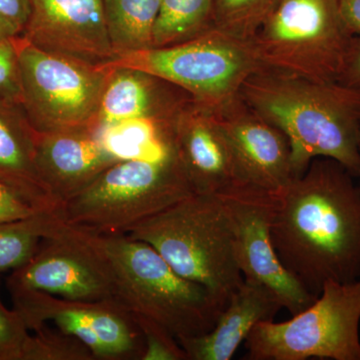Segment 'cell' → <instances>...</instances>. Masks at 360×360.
Instances as JSON below:
<instances>
[{"instance_id":"d6a6232c","label":"cell","mask_w":360,"mask_h":360,"mask_svg":"<svg viewBox=\"0 0 360 360\" xmlns=\"http://www.w3.org/2000/svg\"><path fill=\"white\" fill-rule=\"evenodd\" d=\"M359 177H360V175H359Z\"/></svg>"},{"instance_id":"d6986e66","label":"cell","mask_w":360,"mask_h":360,"mask_svg":"<svg viewBox=\"0 0 360 360\" xmlns=\"http://www.w3.org/2000/svg\"><path fill=\"white\" fill-rule=\"evenodd\" d=\"M0 180L49 212L58 203L40 177L35 161V130L22 108L0 101Z\"/></svg>"},{"instance_id":"cb8c5ba5","label":"cell","mask_w":360,"mask_h":360,"mask_svg":"<svg viewBox=\"0 0 360 360\" xmlns=\"http://www.w3.org/2000/svg\"><path fill=\"white\" fill-rule=\"evenodd\" d=\"M33 331L26 341L22 360H96L82 340L59 328L44 324Z\"/></svg>"},{"instance_id":"83f0119b","label":"cell","mask_w":360,"mask_h":360,"mask_svg":"<svg viewBox=\"0 0 360 360\" xmlns=\"http://www.w3.org/2000/svg\"><path fill=\"white\" fill-rule=\"evenodd\" d=\"M44 212H51L0 180V224L28 219Z\"/></svg>"},{"instance_id":"1f68e13d","label":"cell","mask_w":360,"mask_h":360,"mask_svg":"<svg viewBox=\"0 0 360 360\" xmlns=\"http://www.w3.org/2000/svg\"><path fill=\"white\" fill-rule=\"evenodd\" d=\"M20 34V28L0 13V40L13 39Z\"/></svg>"},{"instance_id":"e0dca14e","label":"cell","mask_w":360,"mask_h":360,"mask_svg":"<svg viewBox=\"0 0 360 360\" xmlns=\"http://www.w3.org/2000/svg\"><path fill=\"white\" fill-rule=\"evenodd\" d=\"M191 101L188 92L162 78L134 68H110L97 129L134 118L174 120Z\"/></svg>"},{"instance_id":"52a82bcc","label":"cell","mask_w":360,"mask_h":360,"mask_svg":"<svg viewBox=\"0 0 360 360\" xmlns=\"http://www.w3.org/2000/svg\"><path fill=\"white\" fill-rule=\"evenodd\" d=\"M360 278L328 281L290 321H262L248 336V360H360Z\"/></svg>"},{"instance_id":"ac0fdd59","label":"cell","mask_w":360,"mask_h":360,"mask_svg":"<svg viewBox=\"0 0 360 360\" xmlns=\"http://www.w3.org/2000/svg\"><path fill=\"white\" fill-rule=\"evenodd\" d=\"M281 303L258 284L243 281L231 295L212 330L179 340L187 360H229L251 330L262 321H274Z\"/></svg>"},{"instance_id":"8992f818","label":"cell","mask_w":360,"mask_h":360,"mask_svg":"<svg viewBox=\"0 0 360 360\" xmlns=\"http://www.w3.org/2000/svg\"><path fill=\"white\" fill-rule=\"evenodd\" d=\"M352 39L338 0H279L248 44L266 68L333 82H338Z\"/></svg>"},{"instance_id":"7c38bea8","label":"cell","mask_w":360,"mask_h":360,"mask_svg":"<svg viewBox=\"0 0 360 360\" xmlns=\"http://www.w3.org/2000/svg\"><path fill=\"white\" fill-rule=\"evenodd\" d=\"M219 195L231 219L243 279L269 290L291 315L310 307L317 297L284 269L272 243L276 196L248 188Z\"/></svg>"},{"instance_id":"f1b7e54d","label":"cell","mask_w":360,"mask_h":360,"mask_svg":"<svg viewBox=\"0 0 360 360\" xmlns=\"http://www.w3.org/2000/svg\"><path fill=\"white\" fill-rule=\"evenodd\" d=\"M338 82L360 90V37L352 40Z\"/></svg>"},{"instance_id":"603a6c76","label":"cell","mask_w":360,"mask_h":360,"mask_svg":"<svg viewBox=\"0 0 360 360\" xmlns=\"http://www.w3.org/2000/svg\"><path fill=\"white\" fill-rule=\"evenodd\" d=\"M279 0H213V27L248 41Z\"/></svg>"},{"instance_id":"30bf717a","label":"cell","mask_w":360,"mask_h":360,"mask_svg":"<svg viewBox=\"0 0 360 360\" xmlns=\"http://www.w3.org/2000/svg\"><path fill=\"white\" fill-rule=\"evenodd\" d=\"M30 330L53 322L91 349L96 359L141 360L144 340L132 315L115 300L77 302L39 290L9 291Z\"/></svg>"},{"instance_id":"d4e9b609","label":"cell","mask_w":360,"mask_h":360,"mask_svg":"<svg viewBox=\"0 0 360 360\" xmlns=\"http://www.w3.org/2000/svg\"><path fill=\"white\" fill-rule=\"evenodd\" d=\"M132 319L146 347L141 360H187L186 350L167 328L141 315H132Z\"/></svg>"},{"instance_id":"44dd1931","label":"cell","mask_w":360,"mask_h":360,"mask_svg":"<svg viewBox=\"0 0 360 360\" xmlns=\"http://www.w3.org/2000/svg\"><path fill=\"white\" fill-rule=\"evenodd\" d=\"M212 13L213 0H161L153 47L180 44L207 32L213 27Z\"/></svg>"},{"instance_id":"5bb4252c","label":"cell","mask_w":360,"mask_h":360,"mask_svg":"<svg viewBox=\"0 0 360 360\" xmlns=\"http://www.w3.org/2000/svg\"><path fill=\"white\" fill-rule=\"evenodd\" d=\"M22 35L30 44L94 65L116 58L103 0H30Z\"/></svg>"},{"instance_id":"8fae6325","label":"cell","mask_w":360,"mask_h":360,"mask_svg":"<svg viewBox=\"0 0 360 360\" xmlns=\"http://www.w3.org/2000/svg\"><path fill=\"white\" fill-rule=\"evenodd\" d=\"M6 288L44 291L77 302L115 300L103 260L56 214L49 236L26 264L11 271Z\"/></svg>"},{"instance_id":"6da1fadb","label":"cell","mask_w":360,"mask_h":360,"mask_svg":"<svg viewBox=\"0 0 360 360\" xmlns=\"http://www.w3.org/2000/svg\"><path fill=\"white\" fill-rule=\"evenodd\" d=\"M338 161L315 158L276 195L271 224L284 269L319 297L328 281L360 278V186Z\"/></svg>"},{"instance_id":"277c9868","label":"cell","mask_w":360,"mask_h":360,"mask_svg":"<svg viewBox=\"0 0 360 360\" xmlns=\"http://www.w3.org/2000/svg\"><path fill=\"white\" fill-rule=\"evenodd\" d=\"M127 234L153 246L179 276L205 286L225 304L245 281L219 194L191 193Z\"/></svg>"},{"instance_id":"4dcf8cb0","label":"cell","mask_w":360,"mask_h":360,"mask_svg":"<svg viewBox=\"0 0 360 360\" xmlns=\"http://www.w3.org/2000/svg\"><path fill=\"white\" fill-rule=\"evenodd\" d=\"M341 18L352 37H360V0H338Z\"/></svg>"},{"instance_id":"f546056e","label":"cell","mask_w":360,"mask_h":360,"mask_svg":"<svg viewBox=\"0 0 360 360\" xmlns=\"http://www.w3.org/2000/svg\"><path fill=\"white\" fill-rule=\"evenodd\" d=\"M0 13L18 25L22 33L30 18V0H0Z\"/></svg>"},{"instance_id":"5b68a950","label":"cell","mask_w":360,"mask_h":360,"mask_svg":"<svg viewBox=\"0 0 360 360\" xmlns=\"http://www.w3.org/2000/svg\"><path fill=\"white\" fill-rule=\"evenodd\" d=\"M191 193L175 150L160 160L118 161L66 200L56 214L79 231L127 234Z\"/></svg>"},{"instance_id":"9c48e42d","label":"cell","mask_w":360,"mask_h":360,"mask_svg":"<svg viewBox=\"0 0 360 360\" xmlns=\"http://www.w3.org/2000/svg\"><path fill=\"white\" fill-rule=\"evenodd\" d=\"M103 65L155 75L212 108L238 96L243 82L264 66L248 41L214 27L186 41L125 54Z\"/></svg>"},{"instance_id":"ba28073f","label":"cell","mask_w":360,"mask_h":360,"mask_svg":"<svg viewBox=\"0 0 360 360\" xmlns=\"http://www.w3.org/2000/svg\"><path fill=\"white\" fill-rule=\"evenodd\" d=\"M22 110L33 129H96L110 68L39 49L15 37Z\"/></svg>"},{"instance_id":"4fadbf2b","label":"cell","mask_w":360,"mask_h":360,"mask_svg":"<svg viewBox=\"0 0 360 360\" xmlns=\"http://www.w3.org/2000/svg\"><path fill=\"white\" fill-rule=\"evenodd\" d=\"M231 146L239 188L276 196L295 179L288 137L240 94L212 108Z\"/></svg>"},{"instance_id":"7402d4cb","label":"cell","mask_w":360,"mask_h":360,"mask_svg":"<svg viewBox=\"0 0 360 360\" xmlns=\"http://www.w3.org/2000/svg\"><path fill=\"white\" fill-rule=\"evenodd\" d=\"M54 212H44L30 219L0 224V276L26 264L51 229Z\"/></svg>"},{"instance_id":"9a60e30c","label":"cell","mask_w":360,"mask_h":360,"mask_svg":"<svg viewBox=\"0 0 360 360\" xmlns=\"http://www.w3.org/2000/svg\"><path fill=\"white\" fill-rule=\"evenodd\" d=\"M174 139L193 193L224 194L239 188L231 148L212 108L191 101L175 118Z\"/></svg>"},{"instance_id":"7a4b0ae2","label":"cell","mask_w":360,"mask_h":360,"mask_svg":"<svg viewBox=\"0 0 360 360\" xmlns=\"http://www.w3.org/2000/svg\"><path fill=\"white\" fill-rule=\"evenodd\" d=\"M239 94L288 137L295 177L319 158L338 161L359 176L360 90L262 66Z\"/></svg>"},{"instance_id":"4316f807","label":"cell","mask_w":360,"mask_h":360,"mask_svg":"<svg viewBox=\"0 0 360 360\" xmlns=\"http://www.w3.org/2000/svg\"><path fill=\"white\" fill-rule=\"evenodd\" d=\"M15 37L0 40V101L22 108V85Z\"/></svg>"},{"instance_id":"3957f363","label":"cell","mask_w":360,"mask_h":360,"mask_svg":"<svg viewBox=\"0 0 360 360\" xmlns=\"http://www.w3.org/2000/svg\"><path fill=\"white\" fill-rule=\"evenodd\" d=\"M73 229L108 267L116 302L158 322L177 340L212 330L226 307L205 286L179 276L148 243L127 234Z\"/></svg>"},{"instance_id":"2e32d148","label":"cell","mask_w":360,"mask_h":360,"mask_svg":"<svg viewBox=\"0 0 360 360\" xmlns=\"http://www.w3.org/2000/svg\"><path fill=\"white\" fill-rule=\"evenodd\" d=\"M35 161L40 177L60 207L120 160L104 146L96 129H84L35 130Z\"/></svg>"},{"instance_id":"484cf974","label":"cell","mask_w":360,"mask_h":360,"mask_svg":"<svg viewBox=\"0 0 360 360\" xmlns=\"http://www.w3.org/2000/svg\"><path fill=\"white\" fill-rule=\"evenodd\" d=\"M30 335V329L22 317L13 307L7 309L0 293V360H22Z\"/></svg>"},{"instance_id":"ffe728a7","label":"cell","mask_w":360,"mask_h":360,"mask_svg":"<svg viewBox=\"0 0 360 360\" xmlns=\"http://www.w3.org/2000/svg\"><path fill=\"white\" fill-rule=\"evenodd\" d=\"M103 4L116 58L153 47V27L161 0H103Z\"/></svg>"}]
</instances>
